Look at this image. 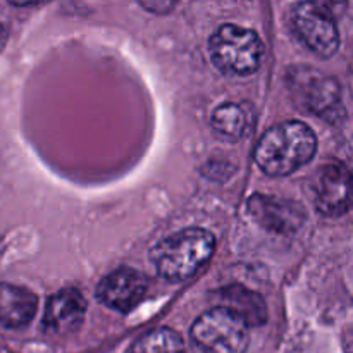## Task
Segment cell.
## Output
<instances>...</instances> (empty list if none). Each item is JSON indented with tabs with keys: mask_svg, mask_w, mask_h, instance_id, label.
Segmentation results:
<instances>
[{
	"mask_svg": "<svg viewBox=\"0 0 353 353\" xmlns=\"http://www.w3.org/2000/svg\"><path fill=\"white\" fill-rule=\"evenodd\" d=\"M316 152L314 131L300 121H286L262 134L254 157L265 174L281 178L309 164Z\"/></svg>",
	"mask_w": 353,
	"mask_h": 353,
	"instance_id": "cell-1",
	"label": "cell"
},
{
	"mask_svg": "<svg viewBox=\"0 0 353 353\" xmlns=\"http://www.w3.org/2000/svg\"><path fill=\"white\" fill-rule=\"evenodd\" d=\"M216 238L202 228H188L171 234L152 250L150 259L155 271L168 281L179 283L192 278L212 257Z\"/></svg>",
	"mask_w": 353,
	"mask_h": 353,
	"instance_id": "cell-2",
	"label": "cell"
},
{
	"mask_svg": "<svg viewBox=\"0 0 353 353\" xmlns=\"http://www.w3.org/2000/svg\"><path fill=\"white\" fill-rule=\"evenodd\" d=\"M212 62L226 74H254L264 57V43L255 31L236 24H223L210 37Z\"/></svg>",
	"mask_w": 353,
	"mask_h": 353,
	"instance_id": "cell-3",
	"label": "cell"
},
{
	"mask_svg": "<svg viewBox=\"0 0 353 353\" xmlns=\"http://www.w3.org/2000/svg\"><path fill=\"white\" fill-rule=\"evenodd\" d=\"M190 334L199 353H245L250 341L247 324L224 307L203 312Z\"/></svg>",
	"mask_w": 353,
	"mask_h": 353,
	"instance_id": "cell-4",
	"label": "cell"
},
{
	"mask_svg": "<svg viewBox=\"0 0 353 353\" xmlns=\"http://www.w3.org/2000/svg\"><path fill=\"white\" fill-rule=\"evenodd\" d=\"M293 28L300 40L319 57H331L340 47V33L333 14L321 2H302L293 7Z\"/></svg>",
	"mask_w": 353,
	"mask_h": 353,
	"instance_id": "cell-5",
	"label": "cell"
},
{
	"mask_svg": "<svg viewBox=\"0 0 353 353\" xmlns=\"http://www.w3.org/2000/svg\"><path fill=\"white\" fill-rule=\"evenodd\" d=\"M310 192L314 205L321 214L330 217L343 216L352 203L350 171L345 165H323L310 178Z\"/></svg>",
	"mask_w": 353,
	"mask_h": 353,
	"instance_id": "cell-6",
	"label": "cell"
},
{
	"mask_svg": "<svg viewBox=\"0 0 353 353\" xmlns=\"http://www.w3.org/2000/svg\"><path fill=\"white\" fill-rule=\"evenodd\" d=\"M147 290L148 283L141 272L131 268H121L99 283L97 299L117 312H130L145 299Z\"/></svg>",
	"mask_w": 353,
	"mask_h": 353,
	"instance_id": "cell-7",
	"label": "cell"
},
{
	"mask_svg": "<svg viewBox=\"0 0 353 353\" xmlns=\"http://www.w3.org/2000/svg\"><path fill=\"white\" fill-rule=\"evenodd\" d=\"M248 214L254 217L255 223L276 233H293L307 217L305 210L299 203L261 193L248 200Z\"/></svg>",
	"mask_w": 353,
	"mask_h": 353,
	"instance_id": "cell-8",
	"label": "cell"
},
{
	"mask_svg": "<svg viewBox=\"0 0 353 353\" xmlns=\"http://www.w3.org/2000/svg\"><path fill=\"white\" fill-rule=\"evenodd\" d=\"M86 314V300L78 290L68 288L54 293L47 300L43 327L47 333L65 334L81 326Z\"/></svg>",
	"mask_w": 353,
	"mask_h": 353,
	"instance_id": "cell-9",
	"label": "cell"
},
{
	"mask_svg": "<svg viewBox=\"0 0 353 353\" xmlns=\"http://www.w3.org/2000/svg\"><path fill=\"white\" fill-rule=\"evenodd\" d=\"M296 92L300 95V102L319 116L326 117L330 112H334L340 105V86L333 78L321 74L317 71L296 72Z\"/></svg>",
	"mask_w": 353,
	"mask_h": 353,
	"instance_id": "cell-10",
	"label": "cell"
},
{
	"mask_svg": "<svg viewBox=\"0 0 353 353\" xmlns=\"http://www.w3.org/2000/svg\"><path fill=\"white\" fill-rule=\"evenodd\" d=\"M38 299L30 290L0 283V326L19 330L33 321Z\"/></svg>",
	"mask_w": 353,
	"mask_h": 353,
	"instance_id": "cell-11",
	"label": "cell"
},
{
	"mask_svg": "<svg viewBox=\"0 0 353 353\" xmlns=\"http://www.w3.org/2000/svg\"><path fill=\"white\" fill-rule=\"evenodd\" d=\"M224 309L233 312L247 326H261L268 321V307L259 293L250 292L241 286L224 288L219 295Z\"/></svg>",
	"mask_w": 353,
	"mask_h": 353,
	"instance_id": "cell-12",
	"label": "cell"
},
{
	"mask_svg": "<svg viewBox=\"0 0 353 353\" xmlns=\"http://www.w3.org/2000/svg\"><path fill=\"white\" fill-rule=\"evenodd\" d=\"M252 121H254L252 110H247L243 103L233 102L221 103L210 117L214 130L233 140H240L250 131Z\"/></svg>",
	"mask_w": 353,
	"mask_h": 353,
	"instance_id": "cell-13",
	"label": "cell"
},
{
	"mask_svg": "<svg viewBox=\"0 0 353 353\" xmlns=\"http://www.w3.org/2000/svg\"><path fill=\"white\" fill-rule=\"evenodd\" d=\"M133 353H186L185 341L169 327H157L145 333L133 345Z\"/></svg>",
	"mask_w": 353,
	"mask_h": 353,
	"instance_id": "cell-14",
	"label": "cell"
},
{
	"mask_svg": "<svg viewBox=\"0 0 353 353\" xmlns=\"http://www.w3.org/2000/svg\"><path fill=\"white\" fill-rule=\"evenodd\" d=\"M6 41H7V30L3 28V24L0 23V48L6 45Z\"/></svg>",
	"mask_w": 353,
	"mask_h": 353,
	"instance_id": "cell-15",
	"label": "cell"
}]
</instances>
